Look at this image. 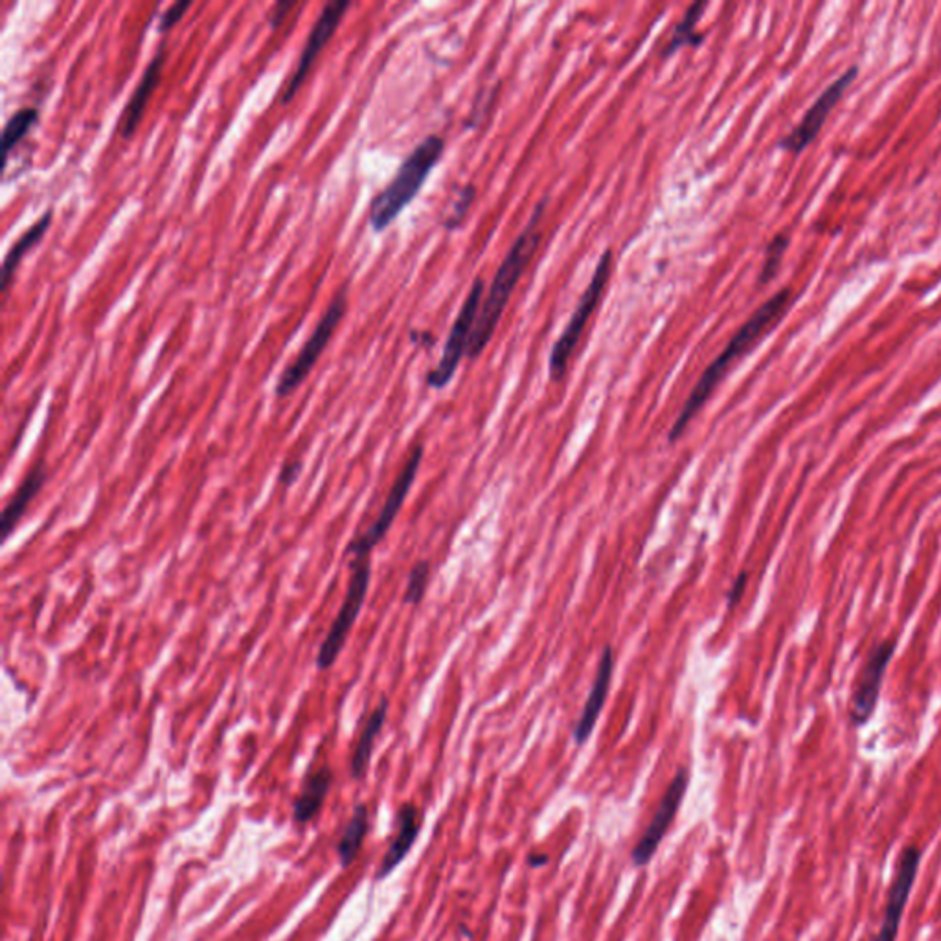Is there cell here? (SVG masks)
Returning a JSON list of instances; mask_svg holds the SVG:
<instances>
[{
    "label": "cell",
    "instance_id": "obj_7",
    "mask_svg": "<svg viewBox=\"0 0 941 941\" xmlns=\"http://www.w3.org/2000/svg\"><path fill=\"white\" fill-rule=\"evenodd\" d=\"M424 452L421 443L414 447L410 457H408L407 462H405L402 471L397 474V479L394 480V484H392L391 491L386 495L385 504L381 507L379 515H377L374 523L370 524V528L364 534L357 535L355 539L347 543L344 556H352L353 559L370 557L375 546L385 539V535L388 534V530L392 528V524L396 521L397 513L402 512L408 491L413 488L419 466H421V460H424Z\"/></svg>",
    "mask_w": 941,
    "mask_h": 941
},
{
    "label": "cell",
    "instance_id": "obj_1",
    "mask_svg": "<svg viewBox=\"0 0 941 941\" xmlns=\"http://www.w3.org/2000/svg\"><path fill=\"white\" fill-rule=\"evenodd\" d=\"M791 300H793V291L789 287L780 289L766 303H761L755 314L739 328L721 355L705 370V374L701 375V379L689 394L688 402L684 403L677 421L673 424L667 435L670 443H675L684 435V430L688 429L689 421L701 413V408L705 407L719 383L725 379L728 370L733 368L739 359H744L782 320L783 314L788 313Z\"/></svg>",
    "mask_w": 941,
    "mask_h": 941
},
{
    "label": "cell",
    "instance_id": "obj_16",
    "mask_svg": "<svg viewBox=\"0 0 941 941\" xmlns=\"http://www.w3.org/2000/svg\"><path fill=\"white\" fill-rule=\"evenodd\" d=\"M46 479H49L46 463L43 460L33 463V468L22 479L10 502L6 504L4 512L0 515V537H2V543L10 539L11 534L15 532L17 526L21 523V518L26 513L28 506H30V502L38 496L39 491L43 490V485L46 484Z\"/></svg>",
    "mask_w": 941,
    "mask_h": 941
},
{
    "label": "cell",
    "instance_id": "obj_21",
    "mask_svg": "<svg viewBox=\"0 0 941 941\" xmlns=\"http://www.w3.org/2000/svg\"><path fill=\"white\" fill-rule=\"evenodd\" d=\"M368 832V810L366 805H359L353 813L352 821L347 824L346 830L342 833L341 843H339V859L342 866H347L355 859L359 849L363 846L364 837Z\"/></svg>",
    "mask_w": 941,
    "mask_h": 941
},
{
    "label": "cell",
    "instance_id": "obj_15",
    "mask_svg": "<svg viewBox=\"0 0 941 941\" xmlns=\"http://www.w3.org/2000/svg\"><path fill=\"white\" fill-rule=\"evenodd\" d=\"M612 673H614V653H612L611 645H607L603 655L600 656V662H598L595 684L590 688L581 716L574 727V739L578 745H584L590 738L596 723L600 719L601 710L606 706L607 695L611 689Z\"/></svg>",
    "mask_w": 941,
    "mask_h": 941
},
{
    "label": "cell",
    "instance_id": "obj_2",
    "mask_svg": "<svg viewBox=\"0 0 941 941\" xmlns=\"http://www.w3.org/2000/svg\"><path fill=\"white\" fill-rule=\"evenodd\" d=\"M545 214V201L537 204L534 214L530 217L528 225L521 232L517 242L513 243V247L507 250L506 258L502 261L501 267L496 270L493 284L482 306H480L477 324H474L473 335L469 342L468 357L477 359L480 353L484 352V347L490 344L491 336L495 333L496 324L501 320L504 309H506L507 300L515 291L521 276L528 267L530 259L534 258V254L539 248L543 232H541V220Z\"/></svg>",
    "mask_w": 941,
    "mask_h": 941
},
{
    "label": "cell",
    "instance_id": "obj_11",
    "mask_svg": "<svg viewBox=\"0 0 941 941\" xmlns=\"http://www.w3.org/2000/svg\"><path fill=\"white\" fill-rule=\"evenodd\" d=\"M352 2L347 0H333L320 11L319 19L314 22L311 32H309L308 41L303 46L300 60H298L297 68L292 72L291 79L287 83L286 90L281 94V104H289L292 96L298 93V88L306 82L311 66H313L317 55L322 52L325 44L330 43V39L335 35L336 28L341 24L342 17L350 10Z\"/></svg>",
    "mask_w": 941,
    "mask_h": 941
},
{
    "label": "cell",
    "instance_id": "obj_14",
    "mask_svg": "<svg viewBox=\"0 0 941 941\" xmlns=\"http://www.w3.org/2000/svg\"><path fill=\"white\" fill-rule=\"evenodd\" d=\"M164 63L165 43H160L157 54L153 55V60L149 61V65L146 66V71H143L142 77H140L135 93L131 94V98L127 101L124 115H121L118 132H120V137L124 140L131 138L135 131H137L138 126H140L146 107H148V101L153 96L154 88L159 87Z\"/></svg>",
    "mask_w": 941,
    "mask_h": 941
},
{
    "label": "cell",
    "instance_id": "obj_30",
    "mask_svg": "<svg viewBox=\"0 0 941 941\" xmlns=\"http://www.w3.org/2000/svg\"><path fill=\"white\" fill-rule=\"evenodd\" d=\"M292 2H278L275 6V11H272V28H278L281 21H284V17H286V11L291 10Z\"/></svg>",
    "mask_w": 941,
    "mask_h": 941
},
{
    "label": "cell",
    "instance_id": "obj_23",
    "mask_svg": "<svg viewBox=\"0 0 941 941\" xmlns=\"http://www.w3.org/2000/svg\"><path fill=\"white\" fill-rule=\"evenodd\" d=\"M39 110L35 107H22L15 115L10 116L2 132V148H4V160H8L11 151L22 138L26 137L30 129L38 124Z\"/></svg>",
    "mask_w": 941,
    "mask_h": 941
},
{
    "label": "cell",
    "instance_id": "obj_25",
    "mask_svg": "<svg viewBox=\"0 0 941 941\" xmlns=\"http://www.w3.org/2000/svg\"><path fill=\"white\" fill-rule=\"evenodd\" d=\"M430 565L427 562H419L414 565L413 570L408 574L407 589L403 595V601L408 606H418L424 600L425 590L429 585Z\"/></svg>",
    "mask_w": 941,
    "mask_h": 941
},
{
    "label": "cell",
    "instance_id": "obj_6",
    "mask_svg": "<svg viewBox=\"0 0 941 941\" xmlns=\"http://www.w3.org/2000/svg\"><path fill=\"white\" fill-rule=\"evenodd\" d=\"M346 308L347 295L346 286H344L333 297L324 314L320 317L319 324L314 325L313 333L309 335L306 344L300 347V352H298L295 361L281 372L280 379L276 383V397L286 399V397L291 396L292 392L297 391L298 386L302 385L309 372L313 370L314 364H317L320 355L324 352L325 346L330 344L331 336H333L336 328L341 324V320L346 314Z\"/></svg>",
    "mask_w": 941,
    "mask_h": 941
},
{
    "label": "cell",
    "instance_id": "obj_19",
    "mask_svg": "<svg viewBox=\"0 0 941 941\" xmlns=\"http://www.w3.org/2000/svg\"><path fill=\"white\" fill-rule=\"evenodd\" d=\"M388 699L379 701V705L375 706L370 714L368 721L364 725L363 733L359 736L357 745L353 750L352 756V777L355 780L361 778L368 771L370 758L374 752L375 739L379 736L381 730L385 727L386 717H388Z\"/></svg>",
    "mask_w": 941,
    "mask_h": 941
},
{
    "label": "cell",
    "instance_id": "obj_20",
    "mask_svg": "<svg viewBox=\"0 0 941 941\" xmlns=\"http://www.w3.org/2000/svg\"><path fill=\"white\" fill-rule=\"evenodd\" d=\"M333 772L330 767H320L306 780L302 793L295 802V819L300 824L313 821L319 815L320 808L324 804L325 794L330 793Z\"/></svg>",
    "mask_w": 941,
    "mask_h": 941
},
{
    "label": "cell",
    "instance_id": "obj_12",
    "mask_svg": "<svg viewBox=\"0 0 941 941\" xmlns=\"http://www.w3.org/2000/svg\"><path fill=\"white\" fill-rule=\"evenodd\" d=\"M689 772L688 769H678L677 774L670 783L664 799L656 808L655 816L651 821L650 827L645 830L644 835L640 838L639 844L634 846L631 859L637 868L648 865L656 849L661 846L662 838L666 837L667 830L672 826V822L677 816L678 808L683 804L684 794L688 791Z\"/></svg>",
    "mask_w": 941,
    "mask_h": 941
},
{
    "label": "cell",
    "instance_id": "obj_13",
    "mask_svg": "<svg viewBox=\"0 0 941 941\" xmlns=\"http://www.w3.org/2000/svg\"><path fill=\"white\" fill-rule=\"evenodd\" d=\"M896 653V642L888 640L877 645L872 651L866 662L865 670L857 678L854 695H852V723L855 727H863L870 721L872 714L876 710L879 694H881L883 678L887 673L888 664Z\"/></svg>",
    "mask_w": 941,
    "mask_h": 941
},
{
    "label": "cell",
    "instance_id": "obj_4",
    "mask_svg": "<svg viewBox=\"0 0 941 941\" xmlns=\"http://www.w3.org/2000/svg\"><path fill=\"white\" fill-rule=\"evenodd\" d=\"M370 579H372L370 557L353 559L352 576L347 581L346 595L342 600L341 609L336 612L335 620L331 623L330 631L325 634L324 642L320 644L319 653H317V667L320 672H328L339 661V656L346 645L347 637L352 633L353 625L363 611L364 601L368 595Z\"/></svg>",
    "mask_w": 941,
    "mask_h": 941
},
{
    "label": "cell",
    "instance_id": "obj_8",
    "mask_svg": "<svg viewBox=\"0 0 941 941\" xmlns=\"http://www.w3.org/2000/svg\"><path fill=\"white\" fill-rule=\"evenodd\" d=\"M482 295H484V281L477 278L457 320H455V324H452L440 363L427 375V385L430 388H436V391L446 388L449 381L457 374L458 364L462 361L463 353H468L469 342H471L480 306H482Z\"/></svg>",
    "mask_w": 941,
    "mask_h": 941
},
{
    "label": "cell",
    "instance_id": "obj_29",
    "mask_svg": "<svg viewBox=\"0 0 941 941\" xmlns=\"http://www.w3.org/2000/svg\"><path fill=\"white\" fill-rule=\"evenodd\" d=\"M745 587H747V573H741L738 576V579L734 581L733 589L728 590V607L734 609L736 603L741 600V596H744Z\"/></svg>",
    "mask_w": 941,
    "mask_h": 941
},
{
    "label": "cell",
    "instance_id": "obj_24",
    "mask_svg": "<svg viewBox=\"0 0 941 941\" xmlns=\"http://www.w3.org/2000/svg\"><path fill=\"white\" fill-rule=\"evenodd\" d=\"M789 243H791V237H789L788 234H778V236L769 243V247H767L766 250V261H763L760 278H758L761 286H767L769 281L774 280V276L778 275L780 265H782L783 256L788 253Z\"/></svg>",
    "mask_w": 941,
    "mask_h": 941
},
{
    "label": "cell",
    "instance_id": "obj_26",
    "mask_svg": "<svg viewBox=\"0 0 941 941\" xmlns=\"http://www.w3.org/2000/svg\"><path fill=\"white\" fill-rule=\"evenodd\" d=\"M474 195H477V192H474L473 186H468L466 190H462V193L458 195L457 203H455V206L451 208V214L447 215L446 223H443L446 228L455 231V228L462 223L463 215L468 214L469 206L473 203Z\"/></svg>",
    "mask_w": 941,
    "mask_h": 941
},
{
    "label": "cell",
    "instance_id": "obj_22",
    "mask_svg": "<svg viewBox=\"0 0 941 941\" xmlns=\"http://www.w3.org/2000/svg\"><path fill=\"white\" fill-rule=\"evenodd\" d=\"M705 10L706 2H695V4L689 6L683 21L678 22V26L675 28L672 41L667 43L666 50H664L666 57L667 55L675 54L678 49L688 46L689 43H701V39L703 38H701L699 33L695 32V26H697V22H699L701 15L705 13Z\"/></svg>",
    "mask_w": 941,
    "mask_h": 941
},
{
    "label": "cell",
    "instance_id": "obj_3",
    "mask_svg": "<svg viewBox=\"0 0 941 941\" xmlns=\"http://www.w3.org/2000/svg\"><path fill=\"white\" fill-rule=\"evenodd\" d=\"M443 149H446L443 138L430 135L414 148L407 159L403 160L391 184L372 201L368 212L372 231L383 232L388 228L397 220V215L413 203L430 171L435 170V165L441 159Z\"/></svg>",
    "mask_w": 941,
    "mask_h": 941
},
{
    "label": "cell",
    "instance_id": "obj_10",
    "mask_svg": "<svg viewBox=\"0 0 941 941\" xmlns=\"http://www.w3.org/2000/svg\"><path fill=\"white\" fill-rule=\"evenodd\" d=\"M921 865V849L915 844L905 846L896 865V877L888 892L887 909L883 916L881 927L874 941L898 940L899 927L903 921L905 909L909 903L910 892L915 888Z\"/></svg>",
    "mask_w": 941,
    "mask_h": 941
},
{
    "label": "cell",
    "instance_id": "obj_9",
    "mask_svg": "<svg viewBox=\"0 0 941 941\" xmlns=\"http://www.w3.org/2000/svg\"><path fill=\"white\" fill-rule=\"evenodd\" d=\"M857 72H859L857 66H849L843 76L835 79L816 98L815 104L811 105L810 110L805 113L799 126L794 127L788 137H783L780 140V143H778L780 149L791 154H800L810 148V143L815 142V138L821 135L822 126L826 124L827 116L832 115V110L837 107L838 101L843 99L844 93L848 90L849 85L857 77Z\"/></svg>",
    "mask_w": 941,
    "mask_h": 941
},
{
    "label": "cell",
    "instance_id": "obj_17",
    "mask_svg": "<svg viewBox=\"0 0 941 941\" xmlns=\"http://www.w3.org/2000/svg\"><path fill=\"white\" fill-rule=\"evenodd\" d=\"M421 830V815L416 805L405 804L397 813V833L392 841L391 848L386 852L385 859L381 863L377 879L388 876L413 848Z\"/></svg>",
    "mask_w": 941,
    "mask_h": 941
},
{
    "label": "cell",
    "instance_id": "obj_31",
    "mask_svg": "<svg viewBox=\"0 0 941 941\" xmlns=\"http://www.w3.org/2000/svg\"><path fill=\"white\" fill-rule=\"evenodd\" d=\"M528 863L532 868H541V866L546 865V863H548V855L534 854L532 855V857H530Z\"/></svg>",
    "mask_w": 941,
    "mask_h": 941
},
{
    "label": "cell",
    "instance_id": "obj_5",
    "mask_svg": "<svg viewBox=\"0 0 941 941\" xmlns=\"http://www.w3.org/2000/svg\"><path fill=\"white\" fill-rule=\"evenodd\" d=\"M612 270V250L607 248L606 253L601 254L600 261L596 265L595 276L590 280L589 287L585 289L584 295L579 298L578 306L574 309L573 317L568 320L567 328L563 330L562 335L557 339L556 344L552 347L550 353V379L562 381L567 374L568 363L573 359L576 347H578L579 339L584 335L585 328L589 324L590 317L595 313V309L600 303L601 295L606 291L607 281L611 278Z\"/></svg>",
    "mask_w": 941,
    "mask_h": 941
},
{
    "label": "cell",
    "instance_id": "obj_28",
    "mask_svg": "<svg viewBox=\"0 0 941 941\" xmlns=\"http://www.w3.org/2000/svg\"><path fill=\"white\" fill-rule=\"evenodd\" d=\"M302 460H289V462L284 463L280 474H278V482H280L281 488H291L297 482L298 477L302 474Z\"/></svg>",
    "mask_w": 941,
    "mask_h": 941
},
{
    "label": "cell",
    "instance_id": "obj_18",
    "mask_svg": "<svg viewBox=\"0 0 941 941\" xmlns=\"http://www.w3.org/2000/svg\"><path fill=\"white\" fill-rule=\"evenodd\" d=\"M52 214H54L52 210L44 212L28 231L22 232L19 239L13 243V247L6 254L4 264H2V275H0V292L4 297L8 295V289H10L11 281H13V276H15V270L19 264H21V259L26 256L28 250H32L43 239L44 234H46L50 225H52Z\"/></svg>",
    "mask_w": 941,
    "mask_h": 941
},
{
    "label": "cell",
    "instance_id": "obj_27",
    "mask_svg": "<svg viewBox=\"0 0 941 941\" xmlns=\"http://www.w3.org/2000/svg\"><path fill=\"white\" fill-rule=\"evenodd\" d=\"M190 6H192L190 0L173 2V4L162 13V19H160V32H170L171 28L175 26L177 22L181 21L182 15L186 13V10H190Z\"/></svg>",
    "mask_w": 941,
    "mask_h": 941
}]
</instances>
